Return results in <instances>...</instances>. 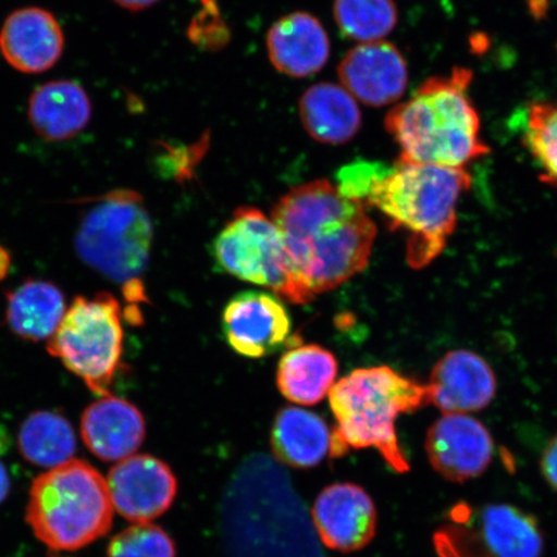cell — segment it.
I'll return each mask as SVG.
<instances>
[{"mask_svg": "<svg viewBox=\"0 0 557 557\" xmlns=\"http://www.w3.org/2000/svg\"><path fill=\"white\" fill-rule=\"evenodd\" d=\"M522 141L535 165L541 180L557 185V103L534 102L525 110L522 124Z\"/></svg>", "mask_w": 557, "mask_h": 557, "instance_id": "obj_27", "label": "cell"}, {"mask_svg": "<svg viewBox=\"0 0 557 557\" xmlns=\"http://www.w3.org/2000/svg\"><path fill=\"white\" fill-rule=\"evenodd\" d=\"M392 166L382 163L368 162V160H357L351 164L344 166L337 173V190L343 197L351 200L367 203L369 195H371L374 186L386 174Z\"/></svg>", "mask_w": 557, "mask_h": 557, "instance_id": "obj_29", "label": "cell"}, {"mask_svg": "<svg viewBox=\"0 0 557 557\" xmlns=\"http://www.w3.org/2000/svg\"><path fill=\"white\" fill-rule=\"evenodd\" d=\"M18 445L26 461L52 469L72 461L76 450L73 428L64 417L52 412L27 417L20 429Z\"/></svg>", "mask_w": 557, "mask_h": 557, "instance_id": "obj_25", "label": "cell"}, {"mask_svg": "<svg viewBox=\"0 0 557 557\" xmlns=\"http://www.w3.org/2000/svg\"><path fill=\"white\" fill-rule=\"evenodd\" d=\"M10 268V256L5 250L0 247V278H2Z\"/></svg>", "mask_w": 557, "mask_h": 557, "instance_id": "obj_34", "label": "cell"}, {"mask_svg": "<svg viewBox=\"0 0 557 557\" xmlns=\"http://www.w3.org/2000/svg\"><path fill=\"white\" fill-rule=\"evenodd\" d=\"M222 331L242 357L260 359L290 346L292 319L281 298L267 292H243L222 312Z\"/></svg>", "mask_w": 557, "mask_h": 557, "instance_id": "obj_10", "label": "cell"}, {"mask_svg": "<svg viewBox=\"0 0 557 557\" xmlns=\"http://www.w3.org/2000/svg\"><path fill=\"white\" fill-rule=\"evenodd\" d=\"M541 468L547 483L557 491V435L548 443L543 453Z\"/></svg>", "mask_w": 557, "mask_h": 557, "instance_id": "obj_31", "label": "cell"}, {"mask_svg": "<svg viewBox=\"0 0 557 557\" xmlns=\"http://www.w3.org/2000/svg\"><path fill=\"white\" fill-rule=\"evenodd\" d=\"M116 4H120L122 9L132 12H138L150 9L159 2V0H114Z\"/></svg>", "mask_w": 557, "mask_h": 557, "instance_id": "obj_32", "label": "cell"}, {"mask_svg": "<svg viewBox=\"0 0 557 557\" xmlns=\"http://www.w3.org/2000/svg\"><path fill=\"white\" fill-rule=\"evenodd\" d=\"M271 220L282 235L297 281L312 298L361 273L377 236L366 205L343 197L326 180L284 195Z\"/></svg>", "mask_w": 557, "mask_h": 557, "instance_id": "obj_1", "label": "cell"}, {"mask_svg": "<svg viewBox=\"0 0 557 557\" xmlns=\"http://www.w3.org/2000/svg\"><path fill=\"white\" fill-rule=\"evenodd\" d=\"M11 490V482L9 472H7L2 462H0V504L4 503V499L9 497Z\"/></svg>", "mask_w": 557, "mask_h": 557, "instance_id": "obj_33", "label": "cell"}, {"mask_svg": "<svg viewBox=\"0 0 557 557\" xmlns=\"http://www.w3.org/2000/svg\"><path fill=\"white\" fill-rule=\"evenodd\" d=\"M107 482L117 513L135 524L159 518L177 494V480L170 466L149 455L123 459L110 470Z\"/></svg>", "mask_w": 557, "mask_h": 557, "instance_id": "obj_11", "label": "cell"}, {"mask_svg": "<svg viewBox=\"0 0 557 557\" xmlns=\"http://www.w3.org/2000/svg\"><path fill=\"white\" fill-rule=\"evenodd\" d=\"M213 260L224 273L275 292L292 304L312 301L292 270L273 220L260 209L242 207L215 238Z\"/></svg>", "mask_w": 557, "mask_h": 557, "instance_id": "obj_9", "label": "cell"}, {"mask_svg": "<svg viewBox=\"0 0 557 557\" xmlns=\"http://www.w3.org/2000/svg\"><path fill=\"white\" fill-rule=\"evenodd\" d=\"M424 449L437 473L449 482L465 483L482 475L491 465L494 442L476 418L444 413L430 428Z\"/></svg>", "mask_w": 557, "mask_h": 557, "instance_id": "obj_12", "label": "cell"}, {"mask_svg": "<svg viewBox=\"0 0 557 557\" xmlns=\"http://www.w3.org/2000/svg\"><path fill=\"white\" fill-rule=\"evenodd\" d=\"M121 305L109 294L78 297L48 341V351L97 395L110 396L123 357Z\"/></svg>", "mask_w": 557, "mask_h": 557, "instance_id": "obj_8", "label": "cell"}, {"mask_svg": "<svg viewBox=\"0 0 557 557\" xmlns=\"http://www.w3.org/2000/svg\"><path fill=\"white\" fill-rule=\"evenodd\" d=\"M476 527L475 537L466 532L487 557H541L545 547L537 521L517 507L486 506Z\"/></svg>", "mask_w": 557, "mask_h": 557, "instance_id": "obj_22", "label": "cell"}, {"mask_svg": "<svg viewBox=\"0 0 557 557\" xmlns=\"http://www.w3.org/2000/svg\"><path fill=\"white\" fill-rule=\"evenodd\" d=\"M224 506L235 557H323L301 499L275 459L247 458L228 485Z\"/></svg>", "mask_w": 557, "mask_h": 557, "instance_id": "obj_2", "label": "cell"}, {"mask_svg": "<svg viewBox=\"0 0 557 557\" xmlns=\"http://www.w3.org/2000/svg\"><path fill=\"white\" fill-rule=\"evenodd\" d=\"M333 13L339 32L361 44L382 40L398 24L393 0H334Z\"/></svg>", "mask_w": 557, "mask_h": 557, "instance_id": "obj_26", "label": "cell"}, {"mask_svg": "<svg viewBox=\"0 0 557 557\" xmlns=\"http://www.w3.org/2000/svg\"><path fill=\"white\" fill-rule=\"evenodd\" d=\"M271 64L292 78H309L330 60L329 34L317 17L295 12L276 21L267 39Z\"/></svg>", "mask_w": 557, "mask_h": 557, "instance_id": "obj_17", "label": "cell"}, {"mask_svg": "<svg viewBox=\"0 0 557 557\" xmlns=\"http://www.w3.org/2000/svg\"><path fill=\"white\" fill-rule=\"evenodd\" d=\"M146 424L131 403L104 396L82 417V436L88 449L103 461L114 462L134 456L141 447Z\"/></svg>", "mask_w": 557, "mask_h": 557, "instance_id": "obj_18", "label": "cell"}, {"mask_svg": "<svg viewBox=\"0 0 557 557\" xmlns=\"http://www.w3.org/2000/svg\"><path fill=\"white\" fill-rule=\"evenodd\" d=\"M338 373L337 359L319 345L290 346L277 366L276 385L285 399L315 406L331 393Z\"/></svg>", "mask_w": 557, "mask_h": 557, "instance_id": "obj_23", "label": "cell"}, {"mask_svg": "<svg viewBox=\"0 0 557 557\" xmlns=\"http://www.w3.org/2000/svg\"><path fill=\"white\" fill-rule=\"evenodd\" d=\"M65 298L54 284L27 281L9 296L7 322L26 341L50 339L64 319Z\"/></svg>", "mask_w": 557, "mask_h": 557, "instance_id": "obj_24", "label": "cell"}, {"mask_svg": "<svg viewBox=\"0 0 557 557\" xmlns=\"http://www.w3.org/2000/svg\"><path fill=\"white\" fill-rule=\"evenodd\" d=\"M470 186L465 169L398 162L374 186L366 205L385 214L393 230H406L409 267L422 269L447 246L457 224L458 201Z\"/></svg>", "mask_w": 557, "mask_h": 557, "instance_id": "obj_5", "label": "cell"}, {"mask_svg": "<svg viewBox=\"0 0 557 557\" xmlns=\"http://www.w3.org/2000/svg\"><path fill=\"white\" fill-rule=\"evenodd\" d=\"M472 72L456 67L422 83L389 111L385 125L400 148L399 162L465 169L490 152L470 99Z\"/></svg>", "mask_w": 557, "mask_h": 557, "instance_id": "obj_3", "label": "cell"}, {"mask_svg": "<svg viewBox=\"0 0 557 557\" xmlns=\"http://www.w3.org/2000/svg\"><path fill=\"white\" fill-rule=\"evenodd\" d=\"M333 430L315 413L288 407L277 413L271 429V449L278 462L296 469L322 463L332 453Z\"/></svg>", "mask_w": 557, "mask_h": 557, "instance_id": "obj_20", "label": "cell"}, {"mask_svg": "<svg viewBox=\"0 0 557 557\" xmlns=\"http://www.w3.org/2000/svg\"><path fill=\"white\" fill-rule=\"evenodd\" d=\"M108 557H176L169 533L144 522L124 529L109 543Z\"/></svg>", "mask_w": 557, "mask_h": 557, "instance_id": "obj_28", "label": "cell"}, {"mask_svg": "<svg viewBox=\"0 0 557 557\" xmlns=\"http://www.w3.org/2000/svg\"><path fill=\"white\" fill-rule=\"evenodd\" d=\"M299 117L308 134L325 145L351 141L361 128L357 100L333 83H319L306 90L299 100Z\"/></svg>", "mask_w": 557, "mask_h": 557, "instance_id": "obj_21", "label": "cell"}, {"mask_svg": "<svg viewBox=\"0 0 557 557\" xmlns=\"http://www.w3.org/2000/svg\"><path fill=\"white\" fill-rule=\"evenodd\" d=\"M65 38L52 13L27 7L5 20L0 30V52L17 72L39 74L58 64Z\"/></svg>", "mask_w": 557, "mask_h": 557, "instance_id": "obj_16", "label": "cell"}, {"mask_svg": "<svg viewBox=\"0 0 557 557\" xmlns=\"http://www.w3.org/2000/svg\"><path fill=\"white\" fill-rule=\"evenodd\" d=\"M438 557H487L469 537L463 528H443L434 535Z\"/></svg>", "mask_w": 557, "mask_h": 557, "instance_id": "obj_30", "label": "cell"}, {"mask_svg": "<svg viewBox=\"0 0 557 557\" xmlns=\"http://www.w3.org/2000/svg\"><path fill=\"white\" fill-rule=\"evenodd\" d=\"M330 404L336 428L331 458L374 448L394 471H409L396 435V420L428 406V388L389 367L360 368L333 386Z\"/></svg>", "mask_w": 557, "mask_h": 557, "instance_id": "obj_4", "label": "cell"}, {"mask_svg": "<svg viewBox=\"0 0 557 557\" xmlns=\"http://www.w3.org/2000/svg\"><path fill=\"white\" fill-rule=\"evenodd\" d=\"M428 401L444 413L476 412L496 396L493 369L480 355L450 351L437 361L426 385Z\"/></svg>", "mask_w": 557, "mask_h": 557, "instance_id": "obj_15", "label": "cell"}, {"mask_svg": "<svg viewBox=\"0 0 557 557\" xmlns=\"http://www.w3.org/2000/svg\"><path fill=\"white\" fill-rule=\"evenodd\" d=\"M313 531L323 545L338 553H355L374 539L377 511L369 494L351 483L333 484L312 506Z\"/></svg>", "mask_w": 557, "mask_h": 557, "instance_id": "obj_13", "label": "cell"}, {"mask_svg": "<svg viewBox=\"0 0 557 557\" xmlns=\"http://www.w3.org/2000/svg\"><path fill=\"white\" fill-rule=\"evenodd\" d=\"M114 506L107 479L92 466L72 459L34 480L26 521L53 552H75L107 534Z\"/></svg>", "mask_w": 557, "mask_h": 557, "instance_id": "obj_6", "label": "cell"}, {"mask_svg": "<svg viewBox=\"0 0 557 557\" xmlns=\"http://www.w3.org/2000/svg\"><path fill=\"white\" fill-rule=\"evenodd\" d=\"M92 107L85 89L73 81L47 83L34 90L29 120L37 134L48 141H65L85 129Z\"/></svg>", "mask_w": 557, "mask_h": 557, "instance_id": "obj_19", "label": "cell"}, {"mask_svg": "<svg viewBox=\"0 0 557 557\" xmlns=\"http://www.w3.org/2000/svg\"><path fill=\"white\" fill-rule=\"evenodd\" d=\"M343 87L369 107L398 101L408 86V67L400 51L386 41L361 44L338 66Z\"/></svg>", "mask_w": 557, "mask_h": 557, "instance_id": "obj_14", "label": "cell"}, {"mask_svg": "<svg viewBox=\"0 0 557 557\" xmlns=\"http://www.w3.org/2000/svg\"><path fill=\"white\" fill-rule=\"evenodd\" d=\"M154 230L141 195L115 190L83 219L75 248L88 267L117 283L139 281L150 259Z\"/></svg>", "mask_w": 557, "mask_h": 557, "instance_id": "obj_7", "label": "cell"}]
</instances>
